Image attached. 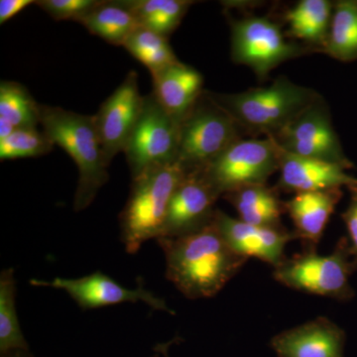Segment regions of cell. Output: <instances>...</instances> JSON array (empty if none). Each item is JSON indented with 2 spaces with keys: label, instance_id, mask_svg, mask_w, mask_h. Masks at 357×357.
Returning <instances> with one entry per match:
<instances>
[{
  "label": "cell",
  "instance_id": "6da1fadb",
  "mask_svg": "<svg viewBox=\"0 0 357 357\" xmlns=\"http://www.w3.org/2000/svg\"><path fill=\"white\" fill-rule=\"evenodd\" d=\"M166 259V278L190 300L217 296L248 259L236 255L215 220L178 237L157 239Z\"/></svg>",
  "mask_w": 357,
  "mask_h": 357
},
{
  "label": "cell",
  "instance_id": "7a4b0ae2",
  "mask_svg": "<svg viewBox=\"0 0 357 357\" xmlns=\"http://www.w3.org/2000/svg\"><path fill=\"white\" fill-rule=\"evenodd\" d=\"M40 124L54 144L64 149L79 170L74 208L86 210L109 181V164L96 129L95 115L40 105Z\"/></svg>",
  "mask_w": 357,
  "mask_h": 357
},
{
  "label": "cell",
  "instance_id": "3957f363",
  "mask_svg": "<svg viewBox=\"0 0 357 357\" xmlns=\"http://www.w3.org/2000/svg\"><path fill=\"white\" fill-rule=\"evenodd\" d=\"M213 98L234 117L239 128L273 137L321 96L288 77H280L268 86Z\"/></svg>",
  "mask_w": 357,
  "mask_h": 357
},
{
  "label": "cell",
  "instance_id": "277c9868",
  "mask_svg": "<svg viewBox=\"0 0 357 357\" xmlns=\"http://www.w3.org/2000/svg\"><path fill=\"white\" fill-rule=\"evenodd\" d=\"M185 174L175 162L132 178L130 194L119 217L121 241L128 253L134 255L143 243L161 236L174 192Z\"/></svg>",
  "mask_w": 357,
  "mask_h": 357
},
{
  "label": "cell",
  "instance_id": "5b68a950",
  "mask_svg": "<svg viewBox=\"0 0 357 357\" xmlns=\"http://www.w3.org/2000/svg\"><path fill=\"white\" fill-rule=\"evenodd\" d=\"M354 272L349 241L342 237L330 255L305 249L299 255L286 257L274 268L273 277L281 285L298 292L347 302L354 297L349 280Z\"/></svg>",
  "mask_w": 357,
  "mask_h": 357
},
{
  "label": "cell",
  "instance_id": "8992f818",
  "mask_svg": "<svg viewBox=\"0 0 357 357\" xmlns=\"http://www.w3.org/2000/svg\"><path fill=\"white\" fill-rule=\"evenodd\" d=\"M203 96L181 123L178 162L187 172L206 168L241 139L234 117L211 95Z\"/></svg>",
  "mask_w": 357,
  "mask_h": 357
},
{
  "label": "cell",
  "instance_id": "52a82bcc",
  "mask_svg": "<svg viewBox=\"0 0 357 357\" xmlns=\"http://www.w3.org/2000/svg\"><path fill=\"white\" fill-rule=\"evenodd\" d=\"M231 58L236 64L246 66L259 79H264L278 66L302 57L312 51L286 38L280 26L261 16L232 20Z\"/></svg>",
  "mask_w": 357,
  "mask_h": 357
},
{
  "label": "cell",
  "instance_id": "ba28073f",
  "mask_svg": "<svg viewBox=\"0 0 357 357\" xmlns=\"http://www.w3.org/2000/svg\"><path fill=\"white\" fill-rule=\"evenodd\" d=\"M181 123L162 107L153 93L145 96L142 114L123 151L131 178L178 162Z\"/></svg>",
  "mask_w": 357,
  "mask_h": 357
},
{
  "label": "cell",
  "instance_id": "9c48e42d",
  "mask_svg": "<svg viewBox=\"0 0 357 357\" xmlns=\"http://www.w3.org/2000/svg\"><path fill=\"white\" fill-rule=\"evenodd\" d=\"M223 197L248 185L267 184L279 170V147L272 137L237 140L202 169Z\"/></svg>",
  "mask_w": 357,
  "mask_h": 357
},
{
  "label": "cell",
  "instance_id": "30bf717a",
  "mask_svg": "<svg viewBox=\"0 0 357 357\" xmlns=\"http://www.w3.org/2000/svg\"><path fill=\"white\" fill-rule=\"evenodd\" d=\"M277 144L289 153L354 168L333 128L330 112L321 98L312 103L294 121L273 136Z\"/></svg>",
  "mask_w": 357,
  "mask_h": 357
},
{
  "label": "cell",
  "instance_id": "8fae6325",
  "mask_svg": "<svg viewBox=\"0 0 357 357\" xmlns=\"http://www.w3.org/2000/svg\"><path fill=\"white\" fill-rule=\"evenodd\" d=\"M30 284L35 287H51L65 291L83 310L98 309L121 303L142 302L156 311L175 314V311L166 304L165 301L144 287L142 281L135 289H128L100 271L76 279L60 277L51 281L31 279Z\"/></svg>",
  "mask_w": 357,
  "mask_h": 357
},
{
  "label": "cell",
  "instance_id": "7c38bea8",
  "mask_svg": "<svg viewBox=\"0 0 357 357\" xmlns=\"http://www.w3.org/2000/svg\"><path fill=\"white\" fill-rule=\"evenodd\" d=\"M144 98L140 93L137 73L130 70L95 114L96 129L109 165L117 155L123 153L142 114Z\"/></svg>",
  "mask_w": 357,
  "mask_h": 357
},
{
  "label": "cell",
  "instance_id": "4fadbf2b",
  "mask_svg": "<svg viewBox=\"0 0 357 357\" xmlns=\"http://www.w3.org/2000/svg\"><path fill=\"white\" fill-rule=\"evenodd\" d=\"M220 197L203 170L187 172L174 192L159 238L185 236L208 225Z\"/></svg>",
  "mask_w": 357,
  "mask_h": 357
},
{
  "label": "cell",
  "instance_id": "5bb4252c",
  "mask_svg": "<svg viewBox=\"0 0 357 357\" xmlns=\"http://www.w3.org/2000/svg\"><path fill=\"white\" fill-rule=\"evenodd\" d=\"M213 220L229 248L241 257L255 258L276 268L286 259L285 249L297 239L285 227H259L215 211Z\"/></svg>",
  "mask_w": 357,
  "mask_h": 357
},
{
  "label": "cell",
  "instance_id": "9a60e30c",
  "mask_svg": "<svg viewBox=\"0 0 357 357\" xmlns=\"http://www.w3.org/2000/svg\"><path fill=\"white\" fill-rule=\"evenodd\" d=\"M278 147L279 180L276 188L279 191L295 195L357 187V178L347 173L349 169L345 167L298 156Z\"/></svg>",
  "mask_w": 357,
  "mask_h": 357
},
{
  "label": "cell",
  "instance_id": "2e32d148",
  "mask_svg": "<svg viewBox=\"0 0 357 357\" xmlns=\"http://www.w3.org/2000/svg\"><path fill=\"white\" fill-rule=\"evenodd\" d=\"M344 331L326 317L275 335L270 347L278 357H344Z\"/></svg>",
  "mask_w": 357,
  "mask_h": 357
},
{
  "label": "cell",
  "instance_id": "e0dca14e",
  "mask_svg": "<svg viewBox=\"0 0 357 357\" xmlns=\"http://www.w3.org/2000/svg\"><path fill=\"white\" fill-rule=\"evenodd\" d=\"M342 195V189L299 192L284 202L294 234L303 241L305 249L317 248Z\"/></svg>",
  "mask_w": 357,
  "mask_h": 357
},
{
  "label": "cell",
  "instance_id": "ac0fdd59",
  "mask_svg": "<svg viewBox=\"0 0 357 357\" xmlns=\"http://www.w3.org/2000/svg\"><path fill=\"white\" fill-rule=\"evenodd\" d=\"M153 96L169 114L182 122L204 95V77L196 68L178 62L152 75Z\"/></svg>",
  "mask_w": 357,
  "mask_h": 357
},
{
  "label": "cell",
  "instance_id": "d6986e66",
  "mask_svg": "<svg viewBox=\"0 0 357 357\" xmlns=\"http://www.w3.org/2000/svg\"><path fill=\"white\" fill-rule=\"evenodd\" d=\"M236 208L238 218L249 225L282 227L285 213L279 190L267 184L248 185L223 196Z\"/></svg>",
  "mask_w": 357,
  "mask_h": 357
},
{
  "label": "cell",
  "instance_id": "ffe728a7",
  "mask_svg": "<svg viewBox=\"0 0 357 357\" xmlns=\"http://www.w3.org/2000/svg\"><path fill=\"white\" fill-rule=\"evenodd\" d=\"M333 9V4L328 0H301L285 14L289 37L321 51L330 29Z\"/></svg>",
  "mask_w": 357,
  "mask_h": 357
},
{
  "label": "cell",
  "instance_id": "44dd1931",
  "mask_svg": "<svg viewBox=\"0 0 357 357\" xmlns=\"http://www.w3.org/2000/svg\"><path fill=\"white\" fill-rule=\"evenodd\" d=\"M79 23L91 34L115 46H123L128 37L140 26L124 0L100 1Z\"/></svg>",
  "mask_w": 357,
  "mask_h": 357
},
{
  "label": "cell",
  "instance_id": "7402d4cb",
  "mask_svg": "<svg viewBox=\"0 0 357 357\" xmlns=\"http://www.w3.org/2000/svg\"><path fill=\"white\" fill-rule=\"evenodd\" d=\"M40 124V103L23 84L0 83V139L16 129L34 128Z\"/></svg>",
  "mask_w": 357,
  "mask_h": 357
},
{
  "label": "cell",
  "instance_id": "603a6c76",
  "mask_svg": "<svg viewBox=\"0 0 357 357\" xmlns=\"http://www.w3.org/2000/svg\"><path fill=\"white\" fill-rule=\"evenodd\" d=\"M321 52L340 62L357 60L356 0H340L333 4L330 29Z\"/></svg>",
  "mask_w": 357,
  "mask_h": 357
},
{
  "label": "cell",
  "instance_id": "cb8c5ba5",
  "mask_svg": "<svg viewBox=\"0 0 357 357\" xmlns=\"http://www.w3.org/2000/svg\"><path fill=\"white\" fill-rule=\"evenodd\" d=\"M141 27L168 38L178 27L190 6L189 0H124Z\"/></svg>",
  "mask_w": 357,
  "mask_h": 357
},
{
  "label": "cell",
  "instance_id": "d4e9b609",
  "mask_svg": "<svg viewBox=\"0 0 357 357\" xmlns=\"http://www.w3.org/2000/svg\"><path fill=\"white\" fill-rule=\"evenodd\" d=\"M29 351L16 311V281L13 268L0 274V354Z\"/></svg>",
  "mask_w": 357,
  "mask_h": 357
},
{
  "label": "cell",
  "instance_id": "484cf974",
  "mask_svg": "<svg viewBox=\"0 0 357 357\" xmlns=\"http://www.w3.org/2000/svg\"><path fill=\"white\" fill-rule=\"evenodd\" d=\"M122 47L145 66L151 75L178 61L167 37L141 26L128 37Z\"/></svg>",
  "mask_w": 357,
  "mask_h": 357
},
{
  "label": "cell",
  "instance_id": "4316f807",
  "mask_svg": "<svg viewBox=\"0 0 357 357\" xmlns=\"http://www.w3.org/2000/svg\"><path fill=\"white\" fill-rule=\"evenodd\" d=\"M55 147L53 141L38 128L16 129L0 139V160L36 158L50 153Z\"/></svg>",
  "mask_w": 357,
  "mask_h": 357
},
{
  "label": "cell",
  "instance_id": "83f0119b",
  "mask_svg": "<svg viewBox=\"0 0 357 357\" xmlns=\"http://www.w3.org/2000/svg\"><path fill=\"white\" fill-rule=\"evenodd\" d=\"M100 1L102 0H38L35 4L54 20H72L79 23Z\"/></svg>",
  "mask_w": 357,
  "mask_h": 357
},
{
  "label": "cell",
  "instance_id": "f1b7e54d",
  "mask_svg": "<svg viewBox=\"0 0 357 357\" xmlns=\"http://www.w3.org/2000/svg\"><path fill=\"white\" fill-rule=\"evenodd\" d=\"M351 192V199L347 210L342 215L345 227H347V241H349V253L351 256L352 265L357 271V187L349 189Z\"/></svg>",
  "mask_w": 357,
  "mask_h": 357
},
{
  "label": "cell",
  "instance_id": "f546056e",
  "mask_svg": "<svg viewBox=\"0 0 357 357\" xmlns=\"http://www.w3.org/2000/svg\"><path fill=\"white\" fill-rule=\"evenodd\" d=\"M34 0H1L0 1V24H4L28 6L35 4Z\"/></svg>",
  "mask_w": 357,
  "mask_h": 357
},
{
  "label": "cell",
  "instance_id": "4dcf8cb0",
  "mask_svg": "<svg viewBox=\"0 0 357 357\" xmlns=\"http://www.w3.org/2000/svg\"><path fill=\"white\" fill-rule=\"evenodd\" d=\"M1 357H34L28 351H15L3 354Z\"/></svg>",
  "mask_w": 357,
  "mask_h": 357
},
{
  "label": "cell",
  "instance_id": "1f68e13d",
  "mask_svg": "<svg viewBox=\"0 0 357 357\" xmlns=\"http://www.w3.org/2000/svg\"><path fill=\"white\" fill-rule=\"evenodd\" d=\"M169 344L157 345L156 351H158L160 354H162V356L170 357L169 356Z\"/></svg>",
  "mask_w": 357,
  "mask_h": 357
}]
</instances>
